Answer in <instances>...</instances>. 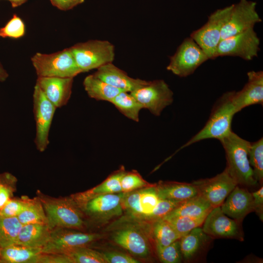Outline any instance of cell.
Masks as SVG:
<instances>
[{"label":"cell","mask_w":263,"mask_h":263,"mask_svg":"<svg viewBox=\"0 0 263 263\" xmlns=\"http://www.w3.org/2000/svg\"><path fill=\"white\" fill-rule=\"evenodd\" d=\"M213 207L204 198L198 195L182 202L162 218L169 219L181 216L193 217L207 216Z\"/></svg>","instance_id":"obj_25"},{"label":"cell","mask_w":263,"mask_h":263,"mask_svg":"<svg viewBox=\"0 0 263 263\" xmlns=\"http://www.w3.org/2000/svg\"><path fill=\"white\" fill-rule=\"evenodd\" d=\"M17 218L22 225L29 224L48 225L44 208L37 196L33 198L27 196L25 207Z\"/></svg>","instance_id":"obj_28"},{"label":"cell","mask_w":263,"mask_h":263,"mask_svg":"<svg viewBox=\"0 0 263 263\" xmlns=\"http://www.w3.org/2000/svg\"><path fill=\"white\" fill-rule=\"evenodd\" d=\"M260 40L254 27L241 33L222 39L216 49L215 58L218 56H233L251 60L258 56Z\"/></svg>","instance_id":"obj_10"},{"label":"cell","mask_w":263,"mask_h":263,"mask_svg":"<svg viewBox=\"0 0 263 263\" xmlns=\"http://www.w3.org/2000/svg\"><path fill=\"white\" fill-rule=\"evenodd\" d=\"M125 172L124 170L120 169L109 176L97 186L73 195L71 197L80 208L87 201L98 196L121 192V179Z\"/></svg>","instance_id":"obj_21"},{"label":"cell","mask_w":263,"mask_h":263,"mask_svg":"<svg viewBox=\"0 0 263 263\" xmlns=\"http://www.w3.org/2000/svg\"><path fill=\"white\" fill-rule=\"evenodd\" d=\"M38 263H71V261L64 254L42 253Z\"/></svg>","instance_id":"obj_43"},{"label":"cell","mask_w":263,"mask_h":263,"mask_svg":"<svg viewBox=\"0 0 263 263\" xmlns=\"http://www.w3.org/2000/svg\"><path fill=\"white\" fill-rule=\"evenodd\" d=\"M37 194L42 204L51 230L66 228L79 230L84 228L82 210L71 196L55 198L39 190H37Z\"/></svg>","instance_id":"obj_2"},{"label":"cell","mask_w":263,"mask_h":263,"mask_svg":"<svg viewBox=\"0 0 263 263\" xmlns=\"http://www.w3.org/2000/svg\"><path fill=\"white\" fill-rule=\"evenodd\" d=\"M22 225L17 217L0 216V248L16 244Z\"/></svg>","instance_id":"obj_30"},{"label":"cell","mask_w":263,"mask_h":263,"mask_svg":"<svg viewBox=\"0 0 263 263\" xmlns=\"http://www.w3.org/2000/svg\"><path fill=\"white\" fill-rule=\"evenodd\" d=\"M126 192L110 193L94 197L80 207L81 209L91 217L108 219L121 215L123 201Z\"/></svg>","instance_id":"obj_15"},{"label":"cell","mask_w":263,"mask_h":263,"mask_svg":"<svg viewBox=\"0 0 263 263\" xmlns=\"http://www.w3.org/2000/svg\"><path fill=\"white\" fill-rule=\"evenodd\" d=\"M206 217V216L197 217L181 216L166 219V220L170 223L174 230L181 237L193 229L202 225Z\"/></svg>","instance_id":"obj_34"},{"label":"cell","mask_w":263,"mask_h":263,"mask_svg":"<svg viewBox=\"0 0 263 263\" xmlns=\"http://www.w3.org/2000/svg\"><path fill=\"white\" fill-rule=\"evenodd\" d=\"M25 34V25L22 20L15 14L6 25L0 28V37L18 38Z\"/></svg>","instance_id":"obj_39"},{"label":"cell","mask_w":263,"mask_h":263,"mask_svg":"<svg viewBox=\"0 0 263 263\" xmlns=\"http://www.w3.org/2000/svg\"><path fill=\"white\" fill-rule=\"evenodd\" d=\"M208 59L205 52L190 37L183 40L170 57L167 69L178 76L186 77Z\"/></svg>","instance_id":"obj_6"},{"label":"cell","mask_w":263,"mask_h":263,"mask_svg":"<svg viewBox=\"0 0 263 263\" xmlns=\"http://www.w3.org/2000/svg\"><path fill=\"white\" fill-rule=\"evenodd\" d=\"M53 5L59 10L67 11L82 3L84 0H50Z\"/></svg>","instance_id":"obj_45"},{"label":"cell","mask_w":263,"mask_h":263,"mask_svg":"<svg viewBox=\"0 0 263 263\" xmlns=\"http://www.w3.org/2000/svg\"><path fill=\"white\" fill-rule=\"evenodd\" d=\"M231 8V5L216 10L209 15L203 26L190 34V37L203 50L209 59L215 58L216 49L221 41L222 29Z\"/></svg>","instance_id":"obj_7"},{"label":"cell","mask_w":263,"mask_h":263,"mask_svg":"<svg viewBox=\"0 0 263 263\" xmlns=\"http://www.w3.org/2000/svg\"><path fill=\"white\" fill-rule=\"evenodd\" d=\"M31 61L38 77L74 78L82 73L70 48L52 54L37 53Z\"/></svg>","instance_id":"obj_4"},{"label":"cell","mask_w":263,"mask_h":263,"mask_svg":"<svg viewBox=\"0 0 263 263\" xmlns=\"http://www.w3.org/2000/svg\"><path fill=\"white\" fill-rule=\"evenodd\" d=\"M233 94V91L228 92L219 98L204 127L180 149L205 139L214 138L220 140L232 132L233 117L237 113L232 101Z\"/></svg>","instance_id":"obj_3"},{"label":"cell","mask_w":263,"mask_h":263,"mask_svg":"<svg viewBox=\"0 0 263 263\" xmlns=\"http://www.w3.org/2000/svg\"><path fill=\"white\" fill-rule=\"evenodd\" d=\"M51 230L47 224H29L22 225L16 244L42 248L49 242Z\"/></svg>","instance_id":"obj_22"},{"label":"cell","mask_w":263,"mask_h":263,"mask_svg":"<svg viewBox=\"0 0 263 263\" xmlns=\"http://www.w3.org/2000/svg\"><path fill=\"white\" fill-rule=\"evenodd\" d=\"M155 187L161 199L183 202L199 195L197 188L193 182H161L155 185Z\"/></svg>","instance_id":"obj_23"},{"label":"cell","mask_w":263,"mask_h":263,"mask_svg":"<svg viewBox=\"0 0 263 263\" xmlns=\"http://www.w3.org/2000/svg\"><path fill=\"white\" fill-rule=\"evenodd\" d=\"M124 115L135 122L139 121L142 106L129 92H120L111 102Z\"/></svg>","instance_id":"obj_29"},{"label":"cell","mask_w":263,"mask_h":263,"mask_svg":"<svg viewBox=\"0 0 263 263\" xmlns=\"http://www.w3.org/2000/svg\"><path fill=\"white\" fill-rule=\"evenodd\" d=\"M130 93L143 109H148L157 116L173 101L172 91L162 79L149 81L147 84Z\"/></svg>","instance_id":"obj_9"},{"label":"cell","mask_w":263,"mask_h":263,"mask_svg":"<svg viewBox=\"0 0 263 263\" xmlns=\"http://www.w3.org/2000/svg\"><path fill=\"white\" fill-rule=\"evenodd\" d=\"M247 77V82L243 89L233 91L232 101L237 113L249 106L263 103V72H248Z\"/></svg>","instance_id":"obj_16"},{"label":"cell","mask_w":263,"mask_h":263,"mask_svg":"<svg viewBox=\"0 0 263 263\" xmlns=\"http://www.w3.org/2000/svg\"><path fill=\"white\" fill-rule=\"evenodd\" d=\"M202 229L210 237L244 241L240 223L226 215L220 207H213L206 216Z\"/></svg>","instance_id":"obj_14"},{"label":"cell","mask_w":263,"mask_h":263,"mask_svg":"<svg viewBox=\"0 0 263 263\" xmlns=\"http://www.w3.org/2000/svg\"><path fill=\"white\" fill-rule=\"evenodd\" d=\"M33 102L36 123L34 142L37 149L40 152H43L50 143V130L57 108L46 98L36 84L33 92Z\"/></svg>","instance_id":"obj_8"},{"label":"cell","mask_w":263,"mask_h":263,"mask_svg":"<svg viewBox=\"0 0 263 263\" xmlns=\"http://www.w3.org/2000/svg\"><path fill=\"white\" fill-rule=\"evenodd\" d=\"M8 77V74L0 63V81L3 82Z\"/></svg>","instance_id":"obj_46"},{"label":"cell","mask_w":263,"mask_h":263,"mask_svg":"<svg viewBox=\"0 0 263 263\" xmlns=\"http://www.w3.org/2000/svg\"><path fill=\"white\" fill-rule=\"evenodd\" d=\"M210 237L202 228L196 227L179 239L182 255L186 260L192 259L208 242Z\"/></svg>","instance_id":"obj_27"},{"label":"cell","mask_w":263,"mask_h":263,"mask_svg":"<svg viewBox=\"0 0 263 263\" xmlns=\"http://www.w3.org/2000/svg\"><path fill=\"white\" fill-rule=\"evenodd\" d=\"M9 1L13 7H18L24 3H25L27 0H7Z\"/></svg>","instance_id":"obj_47"},{"label":"cell","mask_w":263,"mask_h":263,"mask_svg":"<svg viewBox=\"0 0 263 263\" xmlns=\"http://www.w3.org/2000/svg\"><path fill=\"white\" fill-rule=\"evenodd\" d=\"M199 195L213 207H220L231 191L238 185L227 169L210 178L193 182Z\"/></svg>","instance_id":"obj_13"},{"label":"cell","mask_w":263,"mask_h":263,"mask_svg":"<svg viewBox=\"0 0 263 263\" xmlns=\"http://www.w3.org/2000/svg\"><path fill=\"white\" fill-rule=\"evenodd\" d=\"M152 233L156 245H168L181 238L170 223L163 218L154 220Z\"/></svg>","instance_id":"obj_31"},{"label":"cell","mask_w":263,"mask_h":263,"mask_svg":"<svg viewBox=\"0 0 263 263\" xmlns=\"http://www.w3.org/2000/svg\"><path fill=\"white\" fill-rule=\"evenodd\" d=\"M155 185L150 184L136 171L125 172L121 179L122 192H129L143 187H149Z\"/></svg>","instance_id":"obj_38"},{"label":"cell","mask_w":263,"mask_h":263,"mask_svg":"<svg viewBox=\"0 0 263 263\" xmlns=\"http://www.w3.org/2000/svg\"><path fill=\"white\" fill-rule=\"evenodd\" d=\"M102 237V235L97 233H85L66 228H56L51 230L50 239L41 251L44 253L63 254L74 247L87 246Z\"/></svg>","instance_id":"obj_12"},{"label":"cell","mask_w":263,"mask_h":263,"mask_svg":"<svg viewBox=\"0 0 263 263\" xmlns=\"http://www.w3.org/2000/svg\"><path fill=\"white\" fill-rule=\"evenodd\" d=\"M42 248L13 244L1 248L0 263H38Z\"/></svg>","instance_id":"obj_24"},{"label":"cell","mask_w":263,"mask_h":263,"mask_svg":"<svg viewBox=\"0 0 263 263\" xmlns=\"http://www.w3.org/2000/svg\"><path fill=\"white\" fill-rule=\"evenodd\" d=\"M182 202L160 199L154 209L147 218L154 220L162 218L178 206Z\"/></svg>","instance_id":"obj_41"},{"label":"cell","mask_w":263,"mask_h":263,"mask_svg":"<svg viewBox=\"0 0 263 263\" xmlns=\"http://www.w3.org/2000/svg\"><path fill=\"white\" fill-rule=\"evenodd\" d=\"M83 86L88 95L96 100L111 102L121 91L93 75L87 76L84 79Z\"/></svg>","instance_id":"obj_26"},{"label":"cell","mask_w":263,"mask_h":263,"mask_svg":"<svg viewBox=\"0 0 263 263\" xmlns=\"http://www.w3.org/2000/svg\"><path fill=\"white\" fill-rule=\"evenodd\" d=\"M1 248H0V255Z\"/></svg>","instance_id":"obj_49"},{"label":"cell","mask_w":263,"mask_h":263,"mask_svg":"<svg viewBox=\"0 0 263 263\" xmlns=\"http://www.w3.org/2000/svg\"><path fill=\"white\" fill-rule=\"evenodd\" d=\"M27 196L21 198H12L0 210V216L17 217L25 207Z\"/></svg>","instance_id":"obj_40"},{"label":"cell","mask_w":263,"mask_h":263,"mask_svg":"<svg viewBox=\"0 0 263 263\" xmlns=\"http://www.w3.org/2000/svg\"><path fill=\"white\" fill-rule=\"evenodd\" d=\"M93 75L109 85L129 93L144 86L149 82L129 76L126 73L112 63L98 68Z\"/></svg>","instance_id":"obj_19"},{"label":"cell","mask_w":263,"mask_h":263,"mask_svg":"<svg viewBox=\"0 0 263 263\" xmlns=\"http://www.w3.org/2000/svg\"><path fill=\"white\" fill-rule=\"evenodd\" d=\"M219 141L225 153V169L238 185L256 186L258 183L254 178L248 158L251 142L232 131Z\"/></svg>","instance_id":"obj_1"},{"label":"cell","mask_w":263,"mask_h":263,"mask_svg":"<svg viewBox=\"0 0 263 263\" xmlns=\"http://www.w3.org/2000/svg\"><path fill=\"white\" fill-rule=\"evenodd\" d=\"M253 201V208L261 220L263 219V187L251 192Z\"/></svg>","instance_id":"obj_44"},{"label":"cell","mask_w":263,"mask_h":263,"mask_svg":"<svg viewBox=\"0 0 263 263\" xmlns=\"http://www.w3.org/2000/svg\"><path fill=\"white\" fill-rule=\"evenodd\" d=\"M114 242L134 255L147 257L150 254L149 243L141 232L133 228L117 231L113 236Z\"/></svg>","instance_id":"obj_20"},{"label":"cell","mask_w":263,"mask_h":263,"mask_svg":"<svg viewBox=\"0 0 263 263\" xmlns=\"http://www.w3.org/2000/svg\"><path fill=\"white\" fill-rule=\"evenodd\" d=\"M76 63L82 73L97 69L114 59V47L107 40H90L70 47Z\"/></svg>","instance_id":"obj_5"},{"label":"cell","mask_w":263,"mask_h":263,"mask_svg":"<svg viewBox=\"0 0 263 263\" xmlns=\"http://www.w3.org/2000/svg\"><path fill=\"white\" fill-rule=\"evenodd\" d=\"M2 177V173H0V182L1 180Z\"/></svg>","instance_id":"obj_48"},{"label":"cell","mask_w":263,"mask_h":263,"mask_svg":"<svg viewBox=\"0 0 263 263\" xmlns=\"http://www.w3.org/2000/svg\"><path fill=\"white\" fill-rule=\"evenodd\" d=\"M74 78L38 77L36 84L56 108L66 105L72 91Z\"/></svg>","instance_id":"obj_17"},{"label":"cell","mask_w":263,"mask_h":263,"mask_svg":"<svg viewBox=\"0 0 263 263\" xmlns=\"http://www.w3.org/2000/svg\"><path fill=\"white\" fill-rule=\"evenodd\" d=\"M220 206L222 211L229 217L241 223L249 213L254 211L251 193L237 185Z\"/></svg>","instance_id":"obj_18"},{"label":"cell","mask_w":263,"mask_h":263,"mask_svg":"<svg viewBox=\"0 0 263 263\" xmlns=\"http://www.w3.org/2000/svg\"><path fill=\"white\" fill-rule=\"evenodd\" d=\"M156 251L160 261L164 263H178L182 259L179 239L164 246L156 245Z\"/></svg>","instance_id":"obj_35"},{"label":"cell","mask_w":263,"mask_h":263,"mask_svg":"<svg viewBox=\"0 0 263 263\" xmlns=\"http://www.w3.org/2000/svg\"><path fill=\"white\" fill-rule=\"evenodd\" d=\"M155 186V185L140 190L139 204L141 215L146 218L152 211L160 200Z\"/></svg>","instance_id":"obj_36"},{"label":"cell","mask_w":263,"mask_h":263,"mask_svg":"<svg viewBox=\"0 0 263 263\" xmlns=\"http://www.w3.org/2000/svg\"><path fill=\"white\" fill-rule=\"evenodd\" d=\"M248 158L255 179L261 185L263 181V139L251 143Z\"/></svg>","instance_id":"obj_33"},{"label":"cell","mask_w":263,"mask_h":263,"mask_svg":"<svg viewBox=\"0 0 263 263\" xmlns=\"http://www.w3.org/2000/svg\"><path fill=\"white\" fill-rule=\"evenodd\" d=\"M17 179L9 172L2 173L0 182V210L13 198Z\"/></svg>","instance_id":"obj_37"},{"label":"cell","mask_w":263,"mask_h":263,"mask_svg":"<svg viewBox=\"0 0 263 263\" xmlns=\"http://www.w3.org/2000/svg\"><path fill=\"white\" fill-rule=\"evenodd\" d=\"M257 3L248 0H240L231 5L228 18L221 32V40L241 33L262 21L256 11Z\"/></svg>","instance_id":"obj_11"},{"label":"cell","mask_w":263,"mask_h":263,"mask_svg":"<svg viewBox=\"0 0 263 263\" xmlns=\"http://www.w3.org/2000/svg\"><path fill=\"white\" fill-rule=\"evenodd\" d=\"M106 263H138L139 262L131 256L121 252L111 251L102 253Z\"/></svg>","instance_id":"obj_42"},{"label":"cell","mask_w":263,"mask_h":263,"mask_svg":"<svg viewBox=\"0 0 263 263\" xmlns=\"http://www.w3.org/2000/svg\"><path fill=\"white\" fill-rule=\"evenodd\" d=\"M63 254L70 258L71 263H106L102 253L87 246L74 247Z\"/></svg>","instance_id":"obj_32"}]
</instances>
